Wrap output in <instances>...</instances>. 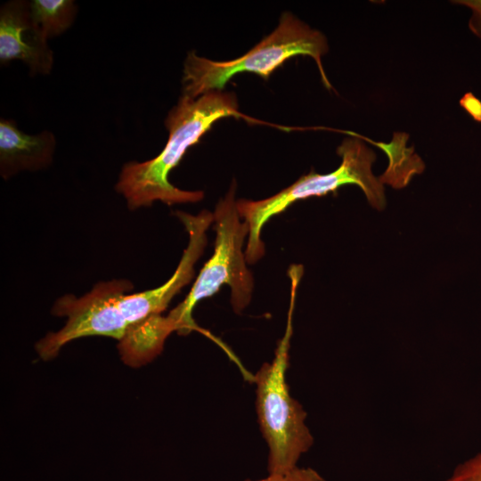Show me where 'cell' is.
<instances>
[{"label":"cell","instance_id":"6da1fadb","mask_svg":"<svg viewBox=\"0 0 481 481\" xmlns=\"http://www.w3.org/2000/svg\"><path fill=\"white\" fill-rule=\"evenodd\" d=\"M200 255L186 249L171 278L159 287L132 293L127 280L101 281L82 297L68 294L53 304L54 315L66 317L64 326L46 334L36 345L40 358L55 357L69 342L83 337L104 336L121 340L135 326L161 314L172 298L194 275Z\"/></svg>","mask_w":481,"mask_h":481},{"label":"cell","instance_id":"7a4b0ae2","mask_svg":"<svg viewBox=\"0 0 481 481\" xmlns=\"http://www.w3.org/2000/svg\"><path fill=\"white\" fill-rule=\"evenodd\" d=\"M232 116L242 117L231 93L213 91L195 99L183 95L166 118L169 135L160 153L144 162L129 161L122 167L116 190L124 196L129 209L149 207L158 200L172 205L202 200L201 191L174 186L168 180L169 173L216 121Z\"/></svg>","mask_w":481,"mask_h":481},{"label":"cell","instance_id":"3957f363","mask_svg":"<svg viewBox=\"0 0 481 481\" xmlns=\"http://www.w3.org/2000/svg\"><path fill=\"white\" fill-rule=\"evenodd\" d=\"M302 274L300 266L289 269L291 293L285 332L277 344L273 361L265 363L253 377L259 427L268 446L269 474H281L297 468L301 455L314 444V437L306 424V412L290 395L286 381L292 314Z\"/></svg>","mask_w":481,"mask_h":481},{"label":"cell","instance_id":"277c9868","mask_svg":"<svg viewBox=\"0 0 481 481\" xmlns=\"http://www.w3.org/2000/svg\"><path fill=\"white\" fill-rule=\"evenodd\" d=\"M347 134L350 137L345 138L337 149L341 164L336 170L328 174L312 170L273 196L260 200H237L238 212L249 226L245 248L248 264L257 262L265 254V244L261 240L265 224L298 200L322 197L336 192L343 185L355 184L362 189L372 208L379 211L385 208L383 184L371 171L376 154L366 146L360 135Z\"/></svg>","mask_w":481,"mask_h":481},{"label":"cell","instance_id":"5b68a950","mask_svg":"<svg viewBox=\"0 0 481 481\" xmlns=\"http://www.w3.org/2000/svg\"><path fill=\"white\" fill-rule=\"evenodd\" d=\"M328 50L327 39L322 32L287 12L269 36L237 59L215 61L189 53L183 65V95L195 99L209 92L221 91L233 76L245 71L267 79L287 60L297 55L314 59L323 85L330 90L331 85L322 63V57Z\"/></svg>","mask_w":481,"mask_h":481},{"label":"cell","instance_id":"8992f818","mask_svg":"<svg viewBox=\"0 0 481 481\" xmlns=\"http://www.w3.org/2000/svg\"><path fill=\"white\" fill-rule=\"evenodd\" d=\"M213 215L216 233L214 253L185 299L167 314L180 334L199 329L192 317L193 307L200 300L216 294L224 284L231 289V304L235 313H241L251 300L254 279L247 267L244 249L249 226L238 212L235 183L217 203Z\"/></svg>","mask_w":481,"mask_h":481},{"label":"cell","instance_id":"52a82bcc","mask_svg":"<svg viewBox=\"0 0 481 481\" xmlns=\"http://www.w3.org/2000/svg\"><path fill=\"white\" fill-rule=\"evenodd\" d=\"M23 61L32 74H48L53 67V52L35 24L29 2L11 1L0 12V61Z\"/></svg>","mask_w":481,"mask_h":481},{"label":"cell","instance_id":"ba28073f","mask_svg":"<svg viewBox=\"0 0 481 481\" xmlns=\"http://www.w3.org/2000/svg\"><path fill=\"white\" fill-rule=\"evenodd\" d=\"M55 137L50 131L35 135L24 134L10 119L0 121V175L8 179L28 170L47 167L53 161Z\"/></svg>","mask_w":481,"mask_h":481},{"label":"cell","instance_id":"9c48e42d","mask_svg":"<svg viewBox=\"0 0 481 481\" xmlns=\"http://www.w3.org/2000/svg\"><path fill=\"white\" fill-rule=\"evenodd\" d=\"M175 330L177 326L168 315L148 318L119 340L118 349L123 361L131 366L150 362L161 352L166 338Z\"/></svg>","mask_w":481,"mask_h":481},{"label":"cell","instance_id":"30bf717a","mask_svg":"<svg viewBox=\"0 0 481 481\" xmlns=\"http://www.w3.org/2000/svg\"><path fill=\"white\" fill-rule=\"evenodd\" d=\"M409 135L405 133H394L389 143L371 141L383 151L388 159L387 170L379 177V182L391 185L394 189L405 187L416 174H421L425 165L414 152L413 147H406Z\"/></svg>","mask_w":481,"mask_h":481},{"label":"cell","instance_id":"8fae6325","mask_svg":"<svg viewBox=\"0 0 481 481\" xmlns=\"http://www.w3.org/2000/svg\"><path fill=\"white\" fill-rule=\"evenodd\" d=\"M29 8L35 24L45 39L68 29L77 12L72 0H33L29 2Z\"/></svg>","mask_w":481,"mask_h":481},{"label":"cell","instance_id":"7c38bea8","mask_svg":"<svg viewBox=\"0 0 481 481\" xmlns=\"http://www.w3.org/2000/svg\"><path fill=\"white\" fill-rule=\"evenodd\" d=\"M444 481H481V452L457 465Z\"/></svg>","mask_w":481,"mask_h":481},{"label":"cell","instance_id":"4fadbf2b","mask_svg":"<svg viewBox=\"0 0 481 481\" xmlns=\"http://www.w3.org/2000/svg\"><path fill=\"white\" fill-rule=\"evenodd\" d=\"M245 481H326L316 470L311 468H295L281 474H269L258 480Z\"/></svg>","mask_w":481,"mask_h":481},{"label":"cell","instance_id":"5bb4252c","mask_svg":"<svg viewBox=\"0 0 481 481\" xmlns=\"http://www.w3.org/2000/svg\"><path fill=\"white\" fill-rule=\"evenodd\" d=\"M452 3L466 6L471 11L468 27L481 40V0H455Z\"/></svg>","mask_w":481,"mask_h":481},{"label":"cell","instance_id":"9a60e30c","mask_svg":"<svg viewBox=\"0 0 481 481\" xmlns=\"http://www.w3.org/2000/svg\"><path fill=\"white\" fill-rule=\"evenodd\" d=\"M460 106L477 123H481V100L472 92L465 93L459 101Z\"/></svg>","mask_w":481,"mask_h":481}]
</instances>
